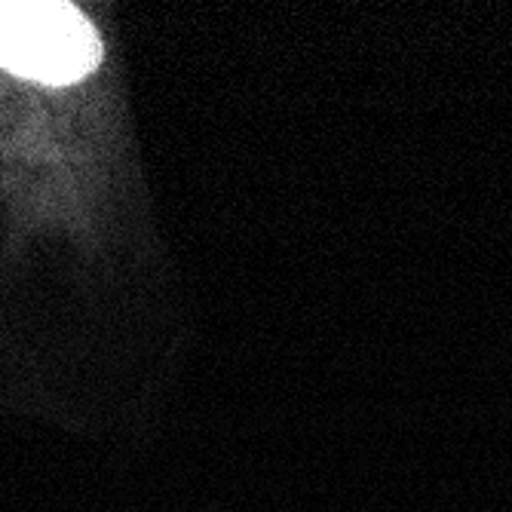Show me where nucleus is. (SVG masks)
<instances>
[{"label": "nucleus", "mask_w": 512, "mask_h": 512, "mask_svg": "<svg viewBox=\"0 0 512 512\" xmlns=\"http://www.w3.org/2000/svg\"><path fill=\"white\" fill-rule=\"evenodd\" d=\"M102 62L92 22L59 0H0V68L50 86L86 77Z\"/></svg>", "instance_id": "obj_1"}]
</instances>
